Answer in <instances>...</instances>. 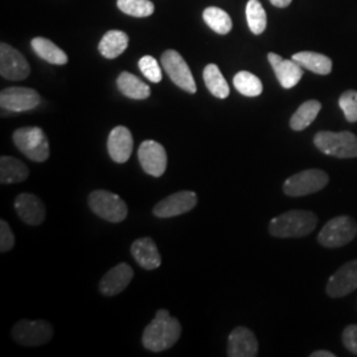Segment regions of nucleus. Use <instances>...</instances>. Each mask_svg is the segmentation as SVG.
Segmentation results:
<instances>
[{"label":"nucleus","mask_w":357,"mask_h":357,"mask_svg":"<svg viewBox=\"0 0 357 357\" xmlns=\"http://www.w3.org/2000/svg\"><path fill=\"white\" fill-rule=\"evenodd\" d=\"M181 335V326L176 318L162 308L156 312L142 336L143 347L151 352H163L176 344Z\"/></svg>","instance_id":"f257e3e1"},{"label":"nucleus","mask_w":357,"mask_h":357,"mask_svg":"<svg viewBox=\"0 0 357 357\" xmlns=\"http://www.w3.org/2000/svg\"><path fill=\"white\" fill-rule=\"evenodd\" d=\"M318 225V217L310 211H289L270 221L268 231L278 238H301L312 233Z\"/></svg>","instance_id":"f03ea898"},{"label":"nucleus","mask_w":357,"mask_h":357,"mask_svg":"<svg viewBox=\"0 0 357 357\" xmlns=\"http://www.w3.org/2000/svg\"><path fill=\"white\" fill-rule=\"evenodd\" d=\"M314 144L321 153L337 159L357 158V137L349 131H319Z\"/></svg>","instance_id":"7ed1b4c3"},{"label":"nucleus","mask_w":357,"mask_h":357,"mask_svg":"<svg viewBox=\"0 0 357 357\" xmlns=\"http://www.w3.org/2000/svg\"><path fill=\"white\" fill-rule=\"evenodd\" d=\"M13 139L19 151L32 162L43 163L51 155L48 137L40 128H17L13 132Z\"/></svg>","instance_id":"20e7f679"},{"label":"nucleus","mask_w":357,"mask_h":357,"mask_svg":"<svg viewBox=\"0 0 357 357\" xmlns=\"http://www.w3.org/2000/svg\"><path fill=\"white\" fill-rule=\"evenodd\" d=\"M330 181L328 175L318 169H305L287 178L283 184V192L291 197H302L311 193H317L327 187Z\"/></svg>","instance_id":"39448f33"},{"label":"nucleus","mask_w":357,"mask_h":357,"mask_svg":"<svg viewBox=\"0 0 357 357\" xmlns=\"http://www.w3.org/2000/svg\"><path fill=\"white\" fill-rule=\"evenodd\" d=\"M356 236V221L352 217L337 216L320 230L318 241L324 248H342L355 240Z\"/></svg>","instance_id":"423d86ee"},{"label":"nucleus","mask_w":357,"mask_h":357,"mask_svg":"<svg viewBox=\"0 0 357 357\" xmlns=\"http://www.w3.org/2000/svg\"><path fill=\"white\" fill-rule=\"evenodd\" d=\"M90 209L106 221L122 222L128 217V205L113 192L97 190L90 193Z\"/></svg>","instance_id":"0eeeda50"},{"label":"nucleus","mask_w":357,"mask_h":357,"mask_svg":"<svg viewBox=\"0 0 357 357\" xmlns=\"http://www.w3.org/2000/svg\"><path fill=\"white\" fill-rule=\"evenodd\" d=\"M52 336L53 327L45 320H20L13 328V340L26 347L47 344Z\"/></svg>","instance_id":"6e6552de"},{"label":"nucleus","mask_w":357,"mask_h":357,"mask_svg":"<svg viewBox=\"0 0 357 357\" xmlns=\"http://www.w3.org/2000/svg\"><path fill=\"white\" fill-rule=\"evenodd\" d=\"M160 63L163 65L168 77L171 78V81L180 89L185 90L187 93H191V94H195L197 91V86L192 76L191 69L178 52L174 50L165 52L160 57Z\"/></svg>","instance_id":"1a4fd4ad"},{"label":"nucleus","mask_w":357,"mask_h":357,"mask_svg":"<svg viewBox=\"0 0 357 357\" xmlns=\"http://www.w3.org/2000/svg\"><path fill=\"white\" fill-rule=\"evenodd\" d=\"M41 102L38 91L29 88H7L0 93V106L10 113H23L36 109Z\"/></svg>","instance_id":"9d476101"},{"label":"nucleus","mask_w":357,"mask_h":357,"mask_svg":"<svg viewBox=\"0 0 357 357\" xmlns=\"http://www.w3.org/2000/svg\"><path fill=\"white\" fill-rule=\"evenodd\" d=\"M31 73L26 57L11 45L1 43L0 45V75L10 81L26 79Z\"/></svg>","instance_id":"9b49d317"},{"label":"nucleus","mask_w":357,"mask_h":357,"mask_svg":"<svg viewBox=\"0 0 357 357\" xmlns=\"http://www.w3.org/2000/svg\"><path fill=\"white\" fill-rule=\"evenodd\" d=\"M138 159L143 171L153 178H160L166 172V149L158 142H143L138 150Z\"/></svg>","instance_id":"f8f14e48"},{"label":"nucleus","mask_w":357,"mask_h":357,"mask_svg":"<svg viewBox=\"0 0 357 357\" xmlns=\"http://www.w3.org/2000/svg\"><path fill=\"white\" fill-rule=\"evenodd\" d=\"M197 204V196L192 191L172 193L153 208V215L159 218L180 216L192 211Z\"/></svg>","instance_id":"ddd939ff"},{"label":"nucleus","mask_w":357,"mask_h":357,"mask_svg":"<svg viewBox=\"0 0 357 357\" xmlns=\"http://www.w3.org/2000/svg\"><path fill=\"white\" fill-rule=\"evenodd\" d=\"M357 289V259L349 261L339 268L327 283V294L331 298H343Z\"/></svg>","instance_id":"4468645a"},{"label":"nucleus","mask_w":357,"mask_h":357,"mask_svg":"<svg viewBox=\"0 0 357 357\" xmlns=\"http://www.w3.org/2000/svg\"><path fill=\"white\" fill-rule=\"evenodd\" d=\"M268 60L282 88L291 89L302 79L303 68L298 63H295L293 59L286 60L280 54L270 52L268 54Z\"/></svg>","instance_id":"2eb2a0df"},{"label":"nucleus","mask_w":357,"mask_h":357,"mask_svg":"<svg viewBox=\"0 0 357 357\" xmlns=\"http://www.w3.org/2000/svg\"><path fill=\"white\" fill-rule=\"evenodd\" d=\"M134 149V139L130 130L125 126H116L109 134L107 151L115 163H126Z\"/></svg>","instance_id":"dca6fc26"},{"label":"nucleus","mask_w":357,"mask_h":357,"mask_svg":"<svg viewBox=\"0 0 357 357\" xmlns=\"http://www.w3.org/2000/svg\"><path fill=\"white\" fill-rule=\"evenodd\" d=\"M15 211L28 225H40L45 220V205L32 193H20L15 200Z\"/></svg>","instance_id":"f3484780"},{"label":"nucleus","mask_w":357,"mask_h":357,"mask_svg":"<svg viewBox=\"0 0 357 357\" xmlns=\"http://www.w3.org/2000/svg\"><path fill=\"white\" fill-rule=\"evenodd\" d=\"M258 355V342L255 333L246 327H237L230 332L228 356L255 357Z\"/></svg>","instance_id":"a211bd4d"},{"label":"nucleus","mask_w":357,"mask_h":357,"mask_svg":"<svg viewBox=\"0 0 357 357\" xmlns=\"http://www.w3.org/2000/svg\"><path fill=\"white\" fill-rule=\"evenodd\" d=\"M134 277V270L128 264H119L109 270L100 282V291L106 296L122 293Z\"/></svg>","instance_id":"6ab92c4d"},{"label":"nucleus","mask_w":357,"mask_h":357,"mask_svg":"<svg viewBox=\"0 0 357 357\" xmlns=\"http://www.w3.org/2000/svg\"><path fill=\"white\" fill-rule=\"evenodd\" d=\"M131 255L141 268L155 270L162 264V257L156 243L150 237H143L131 245Z\"/></svg>","instance_id":"aec40b11"},{"label":"nucleus","mask_w":357,"mask_h":357,"mask_svg":"<svg viewBox=\"0 0 357 357\" xmlns=\"http://www.w3.org/2000/svg\"><path fill=\"white\" fill-rule=\"evenodd\" d=\"M295 63L301 65L307 70L319 75L327 76L332 72V60L326 54L317 53V52H298L293 56Z\"/></svg>","instance_id":"412c9836"},{"label":"nucleus","mask_w":357,"mask_h":357,"mask_svg":"<svg viewBox=\"0 0 357 357\" xmlns=\"http://www.w3.org/2000/svg\"><path fill=\"white\" fill-rule=\"evenodd\" d=\"M116 86L123 96L131 100H147L151 94L149 85L128 72H122L116 78Z\"/></svg>","instance_id":"4be33fe9"},{"label":"nucleus","mask_w":357,"mask_h":357,"mask_svg":"<svg viewBox=\"0 0 357 357\" xmlns=\"http://www.w3.org/2000/svg\"><path fill=\"white\" fill-rule=\"evenodd\" d=\"M29 176L28 167L19 159L13 156L0 158V183L15 184L22 183Z\"/></svg>","instance_id":"5701e85b"},{"label":"nucleus","mask_w":357,"mask_h":357,"mask_svg":"<svg viewBox=\"0 0 357 357\" xmlns=\"http://www.w3.org/2000/svg\"><path fill=\"white\" fill-rule=\"evenodd\" d=\"M128 36L122 32V31H109L105 33V36L101 38L98 50L101 52L105 59H116L118 56H121L123 52L128 50Z\"/></svg>","instance_id":"b1692460"},{"label":"nucleus","mask_w":357,"mask_h":357,"mask_svg":"<svg viewBox=\"0 0 357 357\" xmlns=\"http://www.w3.org/2000/svg\"><path fill=\"white\" fill-rule=\"evenodd\" d=\"M31 47L40 59L50 64L65 65L68 63L66 53L48 38H35L31 41Z\"/></svg>","instance_id":"393cba45"},{"label":"nucleus","mask_w":357,"mask_h":357,"mask_svg":"<svg viewBox=\"0 0 357 357\" xmlns=\"http://www.w3.org/2000/svg\"><path fill=\"white\" fill-rule=\"evenodd\" d=\"M203 77H204L205 85L212 96H215L220 100L228 98L230 94L229 85L216 64L206 65L203 72Z\"/></svg>","instance_id":"a878e982"},{"label":"nucleus","mask_w":357,"mask_h":357,"mask_svg":"<svg viewBox=\"0 0 357 357\" xmlns=\"http://www.w3.org/2000/svg\"><path fill=\"white\" fill-rule=\"evenodd\" d=\"M321 103L317 100H310L302 103L290 119V128L294 131H303L308 128L319 114Z\"/></svg>","instance_id":"bb28decb"},{"label":"nucleus","mask_w":357,"mask_h":357,"mask_svg":"<svg viewBox=\"0 0 357 357\" xmlns=\"http://www.w3.org/2000/svg\"><path fill=\"white\" fill-rule=\"evenodd\" d=\"M233 85L245 97H258L264 91L262 81L250 72H238L233 78Z\"/></svg>","instance_id":"cd10ccee"},{"label":"nucleus","mask_w":357,"mask_h":357,"mask_svg":"<svg viewBox=\"0 0 357 357\" xmlns=\"http://www.w3.org/2000/svg\"><path fill=\"white\" fill-rule=\"evenodd\" d=\"M203 17L206 26L218 35H227L231 31V19L229 13L218 7H208L203 13Z\"/></svg>","instance_id":"c85d7f7f"},{"label":"nucleus","mask_w":357,"mask_h":357,"mask_svg":"<svg viewBox=\"0 0 357 357\" xmlns=\"http://www.w3.org/2000/svg\"><path fill=\"white\" fill-rule=\"evenodd\" d=\"M246 20L255 35H261L268 26V16L259 0H249L246 4Z\"/></svg>","instance_id":"c756f323"},{"label":"nucleus","mask_w":357,"mask_h":357,"mask_svg":"<svg viewBox=\"0 0 357 357\" xmlns=\"http://www.w3.org/2000/svg\"><path fill=\"white\" fill-rule=\"evenodd\" d=\"M118 8L128 16L147 17L155 11L151 0H116Z\"/></svg>","instance_id":"7c9ffc66"},{"label":"nucleus","mask_w":357,"mask_h":357,"mask_svg":"<svg viewBox=\"0 0 357 357\" xmlns=\"http://www.w3.org/2000/svg\"><path fill=\"white\" fill-rule=\"evenodd\" d=\"M339 106L344 113L345 119L351 123L357 122V91L356 90H347L340 98Z\"/></svg>","instance_id":"2f4dec72"},{"label":"nucleus","mask_w":357,"mask_h":357,"mask_svg":"<svg viewBox=\"0 0 357 357\" xmlns=\"http://www.w3.org/2000/svg\"><path fill=\"white\" fill-rule=\"evenodd\" d=\"M138 65L143 76L146 77L149 81H151L153 84H158L162 81V77H163L162 68L153 56H143Z\"/></svg>","instance_id":"473e14b6"},{"label":"nucleus","mask_w":357,"mask_h":357,"mask_svg":"<svg viewBox=\"0 0 357 357\" xmlns=\"http://www.w3.org/2000/svg\"><path fill=\"white\" fill-rule=\"evenodd\" d=\"M13 245H15V236H13V230L4 220H1L0 221V250H1V253L11 250Z\"/></svg>","instance_id":"72a5a7b5"},{"label":"nucleus","mask_w":357,"mask_h":357,"mask_svg":"<svg viewBox=\"0 0 357 357\" xmlns=\"http://www.w3.org/2000/svg\"><path fill=\"white\" fill-rule=\"evenodd\" d=\"M343 344L351 354L357 355V324L345 327L343 331Z\"/></svg>","instance_id":"f704fd0d"},{"label":"nucleus","mask_w":357,"mask_h":357,"mask_svg":"<svg viewBox=\"0 0 357 357\" xmlns=\"http://www.w3.org/2000/svg\"><path fill=\"white\" fill-rule=\"evenodd\" d=\"M293 0H270V3L278 8H286L291 4Z\"/></svg>","instance_id":"c9c22d12"},{"label":"nucleus","mask_w":357,"mask_h":357,"mask_svg":"<svg viewBox=\"0 0 357 357\" xmlns=\"http://www.w3.org/2000/svg\"><path fill=\"white\" fill-rule=\"evenodd\" d=\"M311 357H335L336 355L333 354V352H330V351H315V352H312Z\"/></svg>","instance_id":"e433bc0d"}]
</instances>
